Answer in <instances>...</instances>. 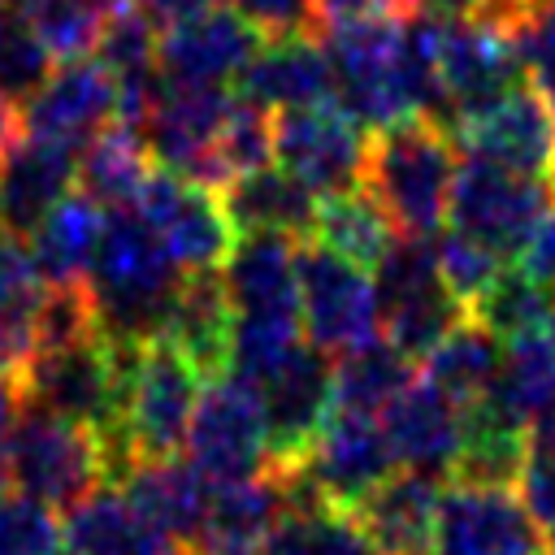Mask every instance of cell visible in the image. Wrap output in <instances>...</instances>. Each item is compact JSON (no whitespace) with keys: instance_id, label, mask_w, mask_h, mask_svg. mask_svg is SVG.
<instances>
[{"instance_id":"42","label":"cell","mask_w":555,"mask_h":555,"mask_svg":"<svg viewBox=\"0 0 555 555\" xmlns=\"http://www.w3.org/2000/svg\"><path fill=\"white\" fill-rule=\"evenodd\" d=\"M217 156H221L225 182L243 169L269 165L273 160V117H269V108L234 91V104H230L221 139H217Z\"/></svg>"},{"instance_id":"57","label":"cell","mask_w":555,"mask_h":555,"mask_svg":"<svg viewBox=\"0 0 555 555\" xmlns=\"http://www.w3.org/2000/svg\"><path fill=\"white\" fill-rule=\"evenodd\" d=\"M56 555H61V551H56Z\"/></svg>"},{"instance_id":"33","label":"cell","mask_w":555,"mask_h":555,"mask_svg":"<svg viewBox=\"0 0 555 555\" xmlns=\"http://www.w3.org/2000/svg\"><path fill=\"white\" fill-rule=\"evenodd\" d=\"M286 477H291V512L278 520L264 555H382L351 512L312 499L295 473Z\"/></svg>"},{"instance_id":"24","label":"cell","mask_w":555,"mask_h":555,"mask_svg":"<svg viewBox=\"0 0 555 555\" xmlns=\"http://www.w3.org/2000/svg\"><path fill=\"white\" fill-rule=\"evenodd\" d=\"M295 247L299 243L282 238V234H234V243L221 260V282H225L234 317L304 325Z\"/></svg>"},{"instance_id":"26","label":"cell","mask_w":555,"mask_h":555,"mask_svg":"<svg viewBox=\"0 0 555 555\" xmlns=\"http://www.w3.org/2000/svg\"><path fill=\"white\" fill-rule=\"evenodd\" d=\"M221 208L234 225V234H282V238H312L317 230V208L321 195L312 186H304L295 173H286L282 165H260V169H243L234 173L221 191Z\"/></svg>"},{"instance_id":"3","label":"cell","mask_w":555,"mask_h":555,"mask_svg":"<svg viewBox=\"0 0 555 555\" xmlns=\"http://www.w3.org/2000/svg\"><path fill=\"white\" fill-rule=\"evenodd\" d=\"M455 173H460V143L442 126L425 117H408L369 130L364 186L390 212L399 234L434 238L447 225Z\"/></svg>"},{"instance_id":"36","label":"cell","mask_w":555,"mask_h":555,"mask_svg":"<svg viewBox=\"0 0 555 555\" xmlns=\"http://www.w3.org/2000/svg\"><path fill=\"white\" fill-rule=\"evenodd\" d=\"M152 152L143 143L139 130H130L126 121H108L100 134H91L82 143L78 156V186L100 199L104 208H126L134 204L143 178L152 173Z\"/></svg>"},{"instance_id":"9","label":"cell","mask_w":555,"mask_h":555,"mask_svg":"<svg viewBox=\"0 0 555 555\" xmlns=\"http://www.w3.org/2000/svg\"><path fill=\"white\" fill-rule=\"evenodd\" d=\"M555 208V178L520 173L507 165H494L486 156H464L455 186H451V208L447 225L490 243L507 260L525 243V234Z\"/></svg>"},{"instance_id":"13","label":"cell","mask_w":555,"mask_h":555,"mask_svg":"<svg viewBox=\"0 0 555 555\" xmlns=\"http://www.w3.org/2000/svg\"><path fill=\"white\" fill-rule=\"evenodd\" d=\"M369 130L334 100L282 108L273 117V160L317 195H338L364 182Z\"/></svg>"},{"instance_id":"18","label":"cell","mask_w":555,"mask_h":555,"mask_svg":"<svg viewBox=\"0 0 555 555\" xmlns=\"http://www.w3.org/2000/svg\"><path fill=\"white\" fill-rule=\"evenodd\" d=\"M264 35L238 17L230 4L225 9H199L182 22H169V30L160 35V74L165 82H182V87H230L238 82V74L251 65V56L260 52Z\"/></svg>"},{"instance_id":"20","label":"cell","mask_w":555,"mask_h":555,"mask_svg":"<svg viewBox=\"0 0 555 555\" xmlns=\"http://www.w3.org/2000/svg\"><path fill=\"white\" fill-rule=\"evenodd\" d=\"M377 421L386 429V442H390L399 468H416L429 477L455 473L464 434H468V412L442 386H434L429 377H412L382 408Z\"/></svg>"},{"instance_id":"4","label":"cell","mask_w":555,"mask_h":555,"mask_svg":"<svg viewBox=\"0 0 555 555\" xmlns=\"http://www.w3.org/2000/svg\"><path fill=\"white\" fill-rule=\"evenodd\" d=\"M9 481L52 512H69L95 486L113 481V455L91 425L65 421L43 403L22 399L9 434Z\"/></svg>"},{"instance_id":"55","label":"cell","mask_w":555,"mask_h":555,"mask_svg":"<svg viewBox=\"0 0 555 555\" xmlns=\"http://www.w3.org/2000/svg\"><path fill=\"white\" fill-rule=\"evenodd\" d=\"M35 0H0V9H30Z\"/></svg>"},{"instance_id":"45","label":"cell","mask_w":555,"mask_h":555,"mask_svg":"<svg viewBox=\"0 0 555 555\" xmlns=\"http://www.w3.org/2000/svg\"><path fill=\"white\" fill-rule=\"evenodd\" d=\"M516 494L542 520V529L555 525V416L529 425L520 468H516Z\"/></svg>"},{"instance_id":"53","label":"cell","mask_w":555,"mask_h":555,"mask_svg":"<svg viewBox=\"0 0 555 555\" xmlns=\"http://www.w3.org/2000/svg\"><path fill=\"white\" fill-rule=\"evenodd\" d=\"M22 134V113H17V104L13 100H4L0 95V156L9 152V143Z\"/></svg>"},{"instance_id":"11","label":"cell","mask_w":555,"mask_h":555,"mask_svg":"<svg viewBox=\"0 0 555 555\" xmlns=\"http://www.w3.org/2000/svg\"><path fill=\"white\" fill-rule=\"evenodd\" d=\"M299 473V481L330 507L356 512L399 464L386 442V429L377 416L334 408L325 425L317 429L312 447L304 451L299 464H286Z\"/></svg>"},{"instance_id":"50","label":"cell","mask_w":555,"mask_h":555,"mask_svg":"<svg viewBox=\"0 0 555 555\" xmlns=\"http://www.w3.org/2000/svg\"><path fill=\"white\" fill-rule=\"evenodd\" d=\"M408 13H425L434 22H464L486 13V0H403Z\"/></svg>"},{"instance_id":"51","label":"cell","mask_w":555,"mask_h":555,"mask_svg":"<svg viewBox=\"0 0 555 555\" xmlns=\"http://www.w3.org/2000/svg\"><path fill=\"white\" fill-rule=\"evenodd\" d=\"M403 0H317V22L334 17H369V13H399Z\"/></svg>"},{"instance_id":"10","label":"cell","mask_w":555,"mask_h":555,"mask_svg":"<svg viewBox=\"0 0 555 555\" xmlns=\"http://www.w3.org/2000/svg\"><path fill=\"white\" fill-rule=\"evenodd\" d=\"M186 460L208 481H234L269 468V429L260 390L234 373H217L204 382L191 429H186Z\"/></svg>"},{"instance_id":"25","label":"cell","mask_w":555,"mask_h":555,"mask_svg":"<svg viewBox=\"0 0 555 555\" xmlns=\"http://www.w3.org/2000/svg\"><path fill=\"white\" fill-rule=\"evenodd\" d=\"M238 95L264 104L269 113L278 108H308L334 100V69L321 48V35L295 30V35H273L260 43L251 65L238 74Z\"/></svg>"},{"instance_id":"23","label":"cell","mask_w":555,"mask_h":555,"mask_svg":"<svg viewBox=\"0 0 555 555\" xmlns=\"http://www.w3.org/2000/svg\"><path fill=\"white\" fill-rule=\"evenodd\" d=\"M74 182L78 147L22 130L0 156V230L26 238L74 191Z\"/></svg>"},{"instance_id":"19","label":"cell","mask_w":555,"mask_h":555,"mask_svg":"<svg viewBox=\"0 0 555 555\" xmlns=\"http://www.w3.org/2000/svg\"><path fill=\"white\" fill-rule=\"evenodd\" d=\"M455 143L468 156H486L520 173L555 178V108L529 82L512 87L490 108L464 117L455 126Z\"/></svg>"},{"instance_id":"28","label":"cell","mask_w":555,"mask_h":555,"mask_svg":"<svg viewBox=\"0 0 555 555\" xmlns=\"http://www.w3.org/2000/svg\"><path fill=\"white\" fill-rule=\"evenodd\" d=\"M438 499H442V477L395 468L351 516L377 542L382 555H421L434 546Z\"/></svg>"},{"instance_id":"37","label":"cell","mask_w":555,"mask_h":555,"mask_svg":"<svg viewBox=\"0 0 555 555\" xmlns=\"http://www.w3.org/2000/svg\"><path fill=\"white\" fill-rule=\"evenodd\" d=\"M317 243L334 247L338 256L373 269L386 247L399 238V225L390 221V212L377 204V195L360 182L351 191H338V195H321V208H317V230H312Z\"/></svg>"},{"instance_id":"48","label":"cell","mask_w":555,"mask_h":555,"mask_svg":"<svg viewBox=\"0 0 555 555\" xmlns=\"http://www.w3.org/2000/svg\"><path fill=\"white\" fill-rule=\"evenodd\" d=\"M512 264L520 273H529L533 282H542L546 291H555V208L525 234V243L516 247Z\"/></svg>"},{"instance_id":"21","label":"cell","mask_w":555,"mask_h":555,"mask_svg":"<svg viewBox=\"0 0 555 555\" xmlns=\"http://www.w3.org/2000/svg\"><path fill=\"white\" fill-rule=\"evenodd\" d=\"M286 512H291V477L282 464H269L234 481H208V512L195 546L199 555H264Z\"/></svg>"},{"instance_id":"56","label":"cell","mask_w":555,"mask_h":555,"mask_svg":"<svg viewBox=\"0 0 555 555\" xmlns=\"http://www.w3.org/2000/svg\"><path fill=\"white\" fill-rule=\"evenodd\" d=\"M542 555H555V525H551V538H546V551Z\"/></svg>"},{"instance_id":"29","label":"cell","mask_w":555,"mask_h":555,"mask_svg":"<svg viewBox=\"0 0 555 555\" xmlns=\"http://www.w3.org/2000/svg\"><path fill=\"white\" fill-rule=\"evenodd\" d=\"M117 486L169 538H178L182 546H195L199 542L204 512H208V477L191 460H178V455L134 460L117 477Z\"/></svg>"},{"instance_id":"35","label":"cell","mask_w":555,"mask_h":555,"mask_svg":"<svg viewBox=\"0 0 555 555\" xmlns=\"http://www.w3.org/2000/svg\"><path fill=\"white\" fill-rule=\"evenodd\" d=\"M48 295L30 243L0 230V369L17 373L35 351V312Z\"/></svg>"},{"instance_id":"17","label":"cell","mask_w":555,"mask_h":555,"mask_svg":"<svg viewBox=\"0 0 555 555\" xmlns=\"http://www.w3.org/2000/svg\"><path fill=\"white\" fill-rule=\"evenodd\" d=\"M520 82H525V69H520L512 30L503 22L486 13L464 17V22H442V91L451 100L455 126L490 108Z\"/></svg>"},{"instance_id":"8","label":"cell","mask_w":555,"mask_h":555,"mask_svg":"<svg viewBox=\"0 0 555 555\" xmlns=\"http://www.w3.org/2000/svg\"><path fill=\"white\" fill-rule=\"evenodd\" d=\"M299 273V317L304 338L330 356H347L373 338H382L373 269L338 256L334 247L304 238L295 247Z\"/></svg>"},{"instance_id":"2","label":"cell","mask_w":555,"mask_h":555,"mask_svg":"<svg viewBox=\"0 0 555 555\" xmlns=\"http://www.w3.org/2000/svg\"><path fill=\"white\" fill-rule=\"evenodd\" d=\"M199 390H204V373L173 338L156 334L126 351L121 408L113 434V481L134 460H160L186 447Z\"/></svg>"},{"instance_id":"34","label":"cell","mask_w":555,"mask_h":555,"mask_svg":"<svg viewBox=\"0 0 555 555\" xmlns=\"http://www.w3.org/2000/svg\"><path fill=\"white\" fill-rule=\"evenodd\" d=\"M421 364H425V377H429L434 386H442L455 403L473 408V403L494 386V377H499V369H503V338H499L486 321H477V317L468 312V317H460V321L434 343V351H429Z\"/></svg>"},{"instance_id":"5","label":"cell","mask_w":555,"mask_h":555,"mask_svg":"<svg viewBox=\"0 0 555 555\" xmlns=\"http://www.w3.org/2000/svg\"><path fill=\"white\" fill-rule=\"evenodd\" d=\"M134 343H113L108 334L91 330L74 343L43 347L17 369L22 399L43 403L48 412L91 425L113 455V434H117V408H121V373H126V351Z\"/></svg>"},{"instance_id":"46","label":"cell","mask_w":555,"mask_h":555,"mask_svg":"<svg viewBox=\"0 0 555 555\" xmlns=\"http://www.w3.org/2000/svg\"><path fill=\"white\" fill-rule=\"evenodd\" d=\"M507 30H512V43H516L525 82L538 87L555 104V0H542V4L525 9Z\"/></svg>"},{"instance_id":"15","label":"cell","mask_w":555,"mask_h":555,"mask_svg":"<svg viewBox=\"0 0 555 555\" xmlns=\"http://www.w3.org/2000/svg\"><path fill=\"white\" fill-rule=\"evenodd\" d=\"M134 208L160 234V243L169 247V256L178 260L182 273L221 269V260L234 243V225L212 186H199L165 165H152V173L143 178L139 195H134Z\"/></svg>"},{"instance_id":"40","label":"cell","mask_w":555,"mask_h":555,"mask_svg":"<svg viewBox=\"0 0 555 555\" xmlns=\"http://www.w3.org/2000/svg\"><path fill=\"white\" fill-rule=\"evenodd\" d=\"M52 74V52L26 9H0V95L26 104Z\"/></svg>"},{"instance_id":"16","label":"cell","mask_w":555,"mask_h":555,"mask_svg":"<svg viewBox=\"0 0 555 555\" xmlns=\"http://www.w3.org/2000/svg\"><path fill=\"white\" fill-rule=\"evenodd\" d=\"M260 408H264V429H269V464H299L304 451L312 447L317 429L334 412V364L330 351L312 347L299 338L291 356L256 382Z\"/></svg>"},{"instance_id":"30","label":"cell","mask_w":555,"mask_h":555,"mask_svg":"<svg viewBox=\"0 0 555 555\" xmlns=\"http://www.w3.org/2000/svg\"><path fill=\"white\" fill-rule=\"evenodd\" d=\"M481 399L525 429L555 416V317L503 338V369Z\"/></svg>"},{"instance_id":"54","label":"cell","mask_w":555,"mask_h":555,"mask_svg":"<svg viewBox=\"0 0 555 555\" xmlns=\"http://www.w3.org/2000/svg\"><path fill=\"white\" fill-rule=\"evenodd\" d=\"M533 4H542V0H486V17L512 26V22H516L525 9H533Z\"/></svg>"},{"instance_id":"1","label":"cell","mask_w":555,"mask_h":555,"mask_svg":"<svg viewBox=\"0 0 555 555\" xmlns=\"http://www.w3.org/2000/svg\"><path fill=\"white\" fill-rule=\"evenodd\" d=\"M182 278L186 273L147 225V217L126 204L104 217L82 291L91 299L100 334H108L113 343H147L165 334Z\"/></svg>"},{"instance_id":"49","label":"cell","mask_w":555,"mask_h":555,"mask_svg":"<svg viewBox=\"0 0 555 555\" xmlns=\"http://www.w3.org/2000/svg\"><path fill=\"white\" fill-rule=\"evenodd\" d=\"M17 408H22L17 373H4V369H0V494L13 486V481H9V434H13Z\"/></svg>"},{"instance_id":"32","label":"cell","mask_w":555,"mask_h":555,"mask_svg":"<svg viewBox=\"0 0 555 555\" xmlns=\"http://www.w3.org/2000/svg\"><path fill=\"white\" fill-rule=\"evenodd\" d=\"M230 321H234V308H230L221 269L186 273L169 308L165 338H173L204 377H217L225 373V356H230Z\"/></svg>"},{"instance_id":"27","label":"cell","mask_w":555,"mask_h":555,"mask_svg":"<svg viewBox=\"0 0 555 555\" xmlns=\"http://www.w3.org/2000/svg\"><path fill=\"white\" fill-rule=\"evenodd\" d=\"M65 542L69 555H186L178 538L152 525L117 481L95 486L65 512Z\"/></svg>"},{"instance_id":"6","label":"cell","mask_w":555,"mask_h":555,"mask_svg":"<svg viewBox=\"0 0 555 555\" xmlns=\"http://www.w3.org/2000/svg\"><path fill=\"white\" fill-rule=\"evenodd\" d=\"M399 13L317 22L321 48L334 69V104L347 108L364 130H382L412 117L399 78Z\"/></svg>"},{"instance_id":"14","label":"cell","mask_w":555,"mask_h":555,"mask_svg":"<svg viewBox=\"0 0 555 555\" xmlns=\"http://www.w3.org/2000/svg\"><path fill=\"white\" fill-rule=\"evenodd\" d=\"M234 104L230 87H182V82H165V91L156 95V104L147 108L139 134L152 152L156 165L221 191L225 186V169L217 156V139L225 126V113Z\"/></svg>"},{"instance_id":"31","label":"cell","mask_w":555,"mask_h":555,"mask_svg":"<svg viewBox=\"0 0 555 555\" xmlns=\"http://www.w3.org/2000/svg\"><path fill=\"white\" fill-rule=\"evenodd\" d=\"M100 208L104 204L78 186L26 234L30 256L39 264V278L48 286H82L87 282V269H91V256H95V243L104 230Z\"/></svg>"},{"instance_id":"22","label":"cell","mask_w":555,"mask_h":555,"mask_svg":"<svg viewBox=\"0 0 555 555\" xmlns=\"http://www.w3.org/2000/svg\"><path fill=\"white\" fill-rule=\"evenodd\" d=\"M108 121H117V82L91 56L61 61L43 78V87L22 104L26 134H43V139H56L69 147H82Z\"/></svg>"},{"instance_id":"12","label":"cell","mask_w":555,"mask_h":555,"mask_svg":"<svg viewBox=\"0 0 555 555\" xmlns=\"http://www.w3.org/2000/svg\"><path fill=\"white\" fill-rule=\"evenodd\" d=\"M434 555H542V520L512 486L451 481L438 499Z\"/></svg>"},{"instance_id":"43","label":"cell","mask_w":555,"mask_h":555,"mask_svg":"<svg viewBox=\"0 0 555 555\" xmlns=\"http://www.w3.org/2000/svg\"><path fill=\"white\" fill-rule=\"evenodd\" d=\"M26 13L39 30V39L48 43L52 61H78V56L95 52V39L108 22L87 0H35Z\"/></svg>"},{"instance_id":"47","label":"cell","mask_w":555,"mask_h":555,"mask_svg":"<svg viewBox=\"0 0 555 555\" xmlns=\"http://www.w3.org/2000/svg\"><path fill=\"white\" fill-rule=\"evenodd\" d=\"M238 17H247L260 35H295L317 26V0H225Z\"/></svg>"},{"instance_id":"38","label":"cell","mask_w":555,"mask_h":555,"mask_svg":"<svg viewBox=\"0 0 555 555\" xmlns=\"http://www.w3.org/2000/svg\"><path fill=\"white\" fill-rule=\"evenodd\" d=\"M412 382V356L390 338H373L334 364V408L382 416V408Z\"/></svg>"},{"instance_id":"39","label":"cell","mask_w":555,"mask_h":555,"mask_svg":"<svg viewBox=\"0 0 555 555\" xmlns=\"http://www.w3.org/2000/svg\"><path fill=\"white\" fill-rule=\"evenodd\" d=\"M477 321H486L499 338H512L529 325H542L555 317V291H546L542 282H533L529 273H520L516 264H507L490 291L468 308Z\"/></svg>"},{"instance_id":"44","label":"cell","mask_w":555,"mask_h":555,"mask_svg":"<svg viewBox=\"0 0 555 555\" xmlns=\"http://www.w3.org/2000/svg\"><path fill=\"white\" fill-rule=\"evenodd\" d=\"M61 538L65 533L48 503L22 490L0 494V555H56Z\"/></svg>"},{"instance_id":"52","label":"cell","mask_w":555,"mask_h":555,"mask_svg":"<svg viewBox=\"0 0 555 555\" xmlns=\"http://www.w3.org/2000/svg\"><path fill=\"white\" fill-rule=\"evenodd\" d=\"M130 4H139L147 17H156L160 26H169V22H182V17L199 13V9H208L212 0H130Z\"/></svg>"},{"instance_id":"41","label":"cell","mask_w":555,"mask_h":555,"mask_svg":"<svg viewBox=\"0 0 555 555\" xmlns=\"http://www.w3.org/2000/svg\"><path fill=\"white\" fill-rule=\"evenodd\" d=\"M434 251H438V269L447 278V286L455 291V299L464 308H473L490 291V282L512 264L503 251H494L490 243H481V238H473L455 225H442L434 234Z\"/></svg>"},{"instance_id":"58","label":"cell","mask_w":555,"mask_h":555,"mask_svg":"<svg viewBox=\"0 0 555 555\" xmlns=\"http://www.w3.org/2000/svg\"><path fill=\"white\" fill-rule=\"evenodd\" d=\"M421 555H425V551H421Z\"/></svg>"},{"instance_id":"7","label":"cell","mask_w":555,"mask_h":555,"mask_svg":"<svg viewBox=\"0 0 555 555\" xmlns=\"http://www.w3.org/2000/svg\"><path fill=\"white\" fill-rule=\"evenodd\" d=\"M373 291H377L382 338H390L412 360H425L434 343L460 317H468V308L455 299V291L438 269L434 238L399 234L386 247V256L373 264Z\"/></svg>"}]
</instances>
